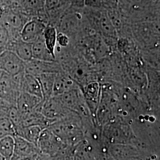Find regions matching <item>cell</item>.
I'll use <instances>...</instances> for the list:
<instances>
[{
  "label": "cell",
  "mask_w": 160,
  "mask_h": 160,
  "mask_svg": "<svg viewBox=\"0 0 160 160\" xmlns=\"http://www.w3.org/2000/svg\"><path fill=\"white\" fill-rule=\"evenodd\" d=\"M42 100L39 97L24 92H20L17 98L16 106L23 116L34 110Z\"/></svg>",
  "instance_id": "obj_13"
},
{
  "label": "cell",
  "mask_w": 160,
  "mask_h": 160,
  "mask_svg": "<svg viewBox=\"0 0 160 160\" xmlns=\"http://www.w3.org/2000/svg\"><path fill=\"white\" fill-rule=\"evenodd\" d=\"M56 74L47 73L40 75L36 77L40 84L43 100H45L52 97Z\"/></svg>",
  "instance_id": "obj_17"
},
{
  "label": "cell",
  "mask_w": 160,
  "mask_h": 160,
  "mask_svg": "<svg viewBox=\"0 0 160 160\" xmlns=\"http://www.w3.org/2000/svg\"><path fill=\"white\" fill-rule=\"evenodd\" d=\"M71 8L70 0H45V10L48 24L55 27L63 14Z\"/></svg>",
  "instance_id": "obj_6"
},
{
  "label": "cell",
  "mask_w": 160,
  "mask_h": 160,
  "mask_svg": "<svg viewBox=\"0 0 160 160\" xmlns=\"http://www.w3.org/2000/svg\"><path fill=\"white\" fill-rule=\"evenodd\" d=\"M6 50L14 52L24 62L33 59L32 43L24 41L20 37L10 40Z\"/></svg>",
  "instance_id": "obj_11"
},
{
  "label": "cell",
  "mask_w": 160,
  "mask_h": 160,
  "mask_svg": "<svg viewBox=\"0 0 160 160\" xmlns=\"http://www.w3.org/2000/svg\"><path fill=\"white\" fill-rule=\"evenodd\" d=\"M61 71H62V69L61 65L57 61L49 62L32 59L25 62V73L36 77L43 74H56Z\"/></svg>",
  "instance_id": "obj_5"
},
{
  "label": "cell",
  "mask_w": 160,
  "mask_h": 160,
  "mask_svg": "<svg viewBox=\"0 0 160 160\" xmlns=\"http://www.w3.org/2000/svg\"><path fill=\"white\" fill-rule=\"evenodd\" d=\"M84 7L86 8H92V9L103 8L101 0H84Z\"/></svg>",
  "instance_id": "obj_23"
},
{
  "label": "cell",
  "mask_w": 160,
  "mask_h": 160,
  "mask_svg": "<svg viewBox=\"0 0 160 160\" xmlns=\"http://www.w3.org/2000/svg\"><path fill=\"white\" fill-rule=\"evenodd\" d=\"M76 85L77 83L63 71L57 73L55 77L52 97L59 96L71 90L78 88V87Z\"/></svg>",
  "instance_id": "obj_12"
},
{
  "label": "cell",
  "mask_w": 160,
  "mask_h": 160,
  "mask_svg": "<svg viewBox=\"0 0 160 160\" xmlns=\"http://www.w3.org/2000/svg\"><path fill=\"white\" fill-rule=\"evenodd\" d=\"M61 144L62 140L47 128L41 132L37 147L45 154L53 155L59 150Z\"/></svg>",
  "instance_id": "obj_8"
},
{
  "label": "cell",
  "mask_w": 160,
  "mask_h": 160,
  "mask_svg": "<svg viewBox=\"0 0 160 160\" xmlns=\"http://www.w3.org/2000/svg\"><path fill=\"white\" fill-rule=\"evenodd\" d=\"M24 74L12 76L0 71V98L10 106L16 105Z\"/></svg>",
  "instance_id": "obj_2"
},
{
  "label": "cell",
  "mask_w": 160,
  "mask_h": 160,
  "mask_svg": "<svg viewBox=\"0 0 160 160\" xmlns=\"http://www.w3.org/2000/svg\"><path fill=\"white\" fill-rule=\"evenodd\" d=\"M14 4L29 18L37 17L48 24L45 10V0H14Z\"/></svg>",
  "instance_id": "obj_4"
},
{
  "label": "cell",
  "mask_w": 160,
  "mask_h": 160,
  "mask_svg": "<svg viewBox=\"0 0 160 160\" xmlns=\"http://www.w3.org/2000/svg\"><path fill=\"white\" fill-rule=\"evenodd\" d=\"M21 92L28 93L43 100L40 84L38 78L33 75L25 73V72L21 82Z\"/></svg>",
  "instance_id": "obj_14"
},
{
  "label": "cell",
  "mask_w": 160,
  "mask_h": 160,
  "mask_svg": "<svg viewBox=\"0 0 160 160\" xmlns=\"http://www.w3.org/2000/svg\"><path fill=\"white\" fill-rule=\"evenodd\" d=\"M70 43V38L67 35L61 32H58L57 34V45L58 46L66 48L68 47Z\"/></svg>",
  "instance_id": "obj_22"
},
{
  "label": "cell",
  "mask_w": 160,
  "mask_h": 160,
  "mask_svg": "<svg viewBox=\"0 0 160 160\" xmlns=\"http://www.w3.org/2000/svg\"><path fill=\"white\" fill-rule=\"evenodd\" d=\"M10 40V36L7 30L0 22V53L7 49Z\"/></svg>",
  "instance_id": "obj_21"
},
{
  "label": "cell",
  "mask_w": 160,
  "mask_h": 160,
  "mask_svg": "<svg viewBox=\"0 0 160 160\" xmlns=\"http://www.w3.org/2000/svg\"><path fill=\"white\" fill-rule=\"evenodd\" d=\"M47 25L39 18H30L23 26L20 37L24 41L32 43L43 36Z\"/></svg>",
  "instance_id": "obj_7"
},
{
  "label": "cell",
  "mask_w": 160,
  "mask_h": 160,
  "mask_svg": "<svg viewBox=\"0 0 160 160\" xmlns=\"http://www.w3.org/2000/svg\"><path fill=\"white\" fill-rule=\"evenodd\" d=\"M14 130L15 136L22 138L37 147L40 133L43 129L39 126H19L15 128Z\"/></svg>",
  "instance_id": "obj_15"
},
{
  "label": "cell",
  "mask_w": 160,
  "mask_h": 160,
  "mask_svg": "<svg viewBox=\"0 0 160 160\" xmlns=\"http://www.w3.org/2000/svg\"><path fill=\"white\" fill-rule=\"evenodd\" d=\"M57 30L51 25H47L43 34L46 47L55 58V51L57 45Z\"/></svg>",
  "instance_id": "obj_18"
},
{
  "label": "cell",
  "mask_w": 160,
  "mask_h": 160,
  "mask_svg": "<svg viewBox=\"0 0 160 160\" xmlns=\"http://www.w3.org/2000/svg\"><path fill=\"white\" fill-rule=\"evenodd\" d=\"M33 59L42 61H55V58L48 49L43 36L32 43Z\"/></svg>",
  "instance_id": "obj_16"
},
{
  "label": "cell",
  "mask_w": 160,
  "mask_h": 160,
  "mask_svg": "<svg viewBox=\"0 0 160 160\" xmlns=\"http://www.w3.org/2000/svg\"><path fill=\"white\" fill-rule=\"evenodd\" d=\"M14 137L7 136L0 139V155L5 160H10L14 153Z\"/></svg>",
  "instance_id": "obj_19"
},
{
  "label": "cell",
  "mask_w": 160,
  "mask_h": 160,
  "mask_svg": "<svg viewBox=\"0 0 160 160\" xmlns=\"http://www.w3.org/2000/svg\"><path fill=\"white\" fill-rule=\"evenodd\" d=\"M11 106L0 98V117L7 116L8 110Z\"/></svg>",
  "instance_id": "obj_24"
},
{
  "label": "cell",
  "mask_w": 160,
  "mask_h": 160,
  "mask_svg": "<svg viewBox=\"0 0 160 160\" xmlns=\"http://www.w3.org/2000/svg\"><path fill=\"white\" fill-rule=\"evenodd\" d=\"M101 92V86L95 81L84 86V91H82L88 109L93 116L96 114V111L100 103Z\"/></svg>",
  "instance_id": "obj_9"
},
{
  "label": "cell",
  "mask_w": 160,
  "mask_h": 160,
  "mask_svg": "<svg viewBox=\"0 0 160 160\" xmlns=\"http://www.w3.org/2000/svg\"><path fill=\"white\" fill-rule=\"evenodd\" d=\"M29 19V17L19 10L14 2L0 13V22L7 30L11 40L20 38L23 26Z\"/></svg>",
  "instance_id": "obj_1"
},
{
  "label": "cell",
  "mask_w": 160,
  "mask_h": 160,
  "mask_svg": "<svg viewBox=\"0 0 160 160\" xmlns=\"http://www.w3.org/2000/svg\"><path fill=\"white\" fill-rule=\"evenodd\" d=\"M15 130L12 122L7 116L0 117V139L7 136H15Z\"/></svg>",
  "instance_id": "obj_20"
},
{
  "label": "cell",
  "mask_w": 160,
  "mask_h": 160,
  "mask_svg": "<svg viewBox=\"0 0 160 160\" xmlns=\"http://www.w3.org/2000/svg\"><path fill=\"white\" fill-rule=\"evenodd\" d=\"M38 149L33 143L18 136H14V149L11 160L36 157Z\"/></svg>",
  "instance_id": "obj_10"
},
{
  "label": "cell",
  "mask_w": 160,
  "mask_h": 160,
  "mask_svg": "<svg viewBox=\"0 0 160 160\" xmlns=\"http://www.w3.org/2000/svg\"><path fill=\"white\" fill-rule=\"evenodd\" d=\"M25 62L12 52L5 50L0 53V71L12 76L24 72Z\"/></svg>",
  "instance_id": "obj_3"
}]
</instances>
